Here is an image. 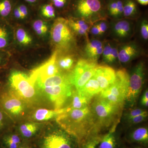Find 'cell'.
<instances>
[{
    "mask_svg": "<svg viewBox=\"0 0 148 148\" xmlns=\"http://www.w3.org/2000/svg\"><path fill=\"white\" fill-rule=\"evenodd\" d=\"M9 41L8 29L5 25L0 24V49L7 47L9 44Z\"/></svg>",
    "mask_w": 148,
    "mask_h": 148,
    "instance_id": "obj_28",
    "label": "cell"
},
{
    "mask_svg": "<svg viewBox=\"0 0 148 148\" xmlns=\"http://www.w3.org/2000/svg\"><path fill=\"white\" fill-rule=\"evenodd\" d=\"M116 7V1H113L110 4L109 6V11L111 15L114 16Z\"/></svg>",
    "mask_w": 148,
    "mask_h": 148,
    "instance_id": "obj_43",
    "label": "cell"
},
{
    "mask_svg": "<svg viewBox=\"0 0 148 148\" xmlns=\"http://www.w3.org/2000/svg\"><path fill=\"white\" fill-rule=\"evenodd\" d=\"M112 47L110 45L108 44L106 46V47L103 49V59L106 62H107L108 58L110 56L111 51H112Z\"/></svg>",
    "mask_w": 148,
    "mask_h": 148,
    "instance_id": "obj_39",
    "label": "cell"
},
{
    "mask_svg": "<svg viewBox=\"0 0 148 148\" xmlns=\"http://www.w3.org/2000/svg\"><path fill=\"white\" fill-rule=\"evenodd\" d=\"M117 7L114 16L121 15L123 12V5L121 1H116Z\"/></svg>",
    "mask_w": 148,
    "mask_h": 148,
    "instance_id": "obj_42",
    "label": "cell"
},
{
    "mask_svg": "<svg viewBox=\"0 0 148 148\" xmlns=\"http://www.w3.org/2000/svg\"><path fill=\"white\" fill-rule=\"evenodd\" d=\"M72 96L71 103L66 107L67 110H80L90 106V101L81 95L77 90H73Z\"/></svg>",
    "mask_w": 148,
    "mask_h": 148,
    "instance_id": "obj_18",
    "label": "cell"
},
{
    "mask_svg": "<svg viewBox=\"0 0 148 148\" xmlns=\"http://www.w3.org/2000/svg\"><path fill=\"white\" fill-rule=\"evenodd\" d=\"M103 136L101 135L95 136L88 140L82 148H97V146Z\"/></svg>",
    "mask_w": 148,
    "mask_h": 148,
    "instance_id": "obj_33",
    "label": "cell"
},
{
    "mask_svg": "<svg viewBox=\"0 0 148 148\" xmlns=\"http://www.w3.org/2000/svg\"><path fill=\"white\" fill-rule=\"evenodd\" d=\"M5 54L3 53V51L0 50V66H2L5 64Z\"/></svg>",
    "mask_w": 148,
    "mask_h": 148,
    "instance_id": "obj_49",
    "label": "cell"
},
{
    "mask_svg": "<svg viewBox=\"0 0 148 148\" xmlns=\"http://www.w3.org/2000/svg\"><path fill=\"white\" fill-rule=\"evenodd\" d=\"M129 140L132 143L147 145L148 143V130L147 127H140L135 130L130 134Z\"/></svg>",
    "mask_w": 148,
    "mask_h": 148,
    "instance_id": "obj_21",
    "label": "cell"
},
{
    "mask_svg": "<svg viewBox=\"0 0 148 148\" xmlns=\"http://www.w3.org/2000/svg\"><path fill=\"white\" fill-rule=\"evenodd\" d=\"M103 47L102 42L98 40H93L87 42L85 49L86 53L89 60L95 62L103 53Z\"/></svg>",
    "mask_w": 148,
    "mask_h": 148,
    "instance_id": "obj_16",
    "label": "cell"
},
{
    "mask_svg": "<svg viewBox=\"0 0 148 148\" xmlns=\"http://www.w3.org/2000/svg\"><path fill=\"white\" fill-rule=\"evenodd\" d=\"M22 15V19L26 18L29 14V9L26 5L20 4L17 5Z\"/></svg>",
    "mask_w": 148,
    "mask_h": 148,
    "instance_id": "obj_40",
    "label": "cell"
},
{
    "mask_svg": "<svg viewBox=\"0 0 148 148\" xmlns=\"http://www.w3.org/2000/svg\"><path fill=\"white\" fill-rule=\"evenodd\" d=\"M72 84L48 86L40 88L53 104L55 110L62 109L72 95Z\"/></svg>",
    "mask_w": 148,
    "mask_h": 148,
    "instance_id": "obj_9",
    "label": "cell"
},
{
    "mask_svg": "<svg viewBox=\"0 0 148 148\" xmlns=\"http://www.w3.org/2000/svg\"><path fill=\"white\" fill-rule=\"evenodd\" d=\"M101 0H77L75 9L77 14L83 18H89L97 15L102 10Z\"/></svg>",
    "mask_w": 148,
    "mask_h": 148,
    "instance_id": "obj_12",
    "label": "cell"
},
{
    "mask_svg": "<svg viewBox=\"0 0 148 148\" xmlns=\"http://www.w3.org/2000/svg\"><path fill=\"white\" fill-rule=\"evenodd\" d=\"M12 10L11 0H0V18H5L9 16Z\"/></svg>",
    "mask_w": 148,
    "mask_h": 148,
    "instance_id": "obj_27",
    "label": "cell"
},
{
    "mask_svg": "<svg viewBox=\"0 0 148 148\" xmlns=\"http://www.w3.org/2000/svg\"><path fill=\"white\" fill-rule=\"evenodd\" d=\"M57 123L77 140L79 148L99 134L90 106L80 110H67L56 117Z\"/></svg>",
    "mask_w": 148,
    "mask_h": 148,
    "instance_id": "obj_1",
    "label": "cell"
},
{
    "mask_svg": "<svg viewBox=\"0 0 148 148\" xmlns=\"http://www.w3.org/2000/svg\"><path fill=\"white\" fill-rule=\"evenodd\" d=\"M67 84H71L69 77L60 73L44 79L36 81L34 83V86L37 85L39 88Z\"/></svg>",
    "mask_w": 148,
    "mask_h": 148,
    "instance_id": "obj_14",
    "label": "cell"
},
{
    "mask_svg": "<svg viewBox=\"0 0 148 148\" xmlns=\"http://www.w3.org/2000/svg\"><path fill=\"white\" fill-rule=\"evenodd\" d=\"M68 21L70 28L77 34L81 35L87 34L89 27L84 20L70 18Z\"/></svg>",
    "mask_w": 148,
    "mask_h": 148,
    "instance_id": "obj_23",
    "label": "cell"
},
{
    "mask_svg": "<svg viewBox=\"0 0 148 148\" xmlns=\"http://www.w3.org/2000/svg\"><path fill=\"white\" fill-rule=\"evenodd\" d=\"M18 148H36L27 142L23 141Z\"/></svg>",
    "mask_w": 148,
    "mask_h": 148,
    "instance_id": "obj_47",
    "label": "cell"
},
{
    "mask_svg": "<svg viewBox=\"0 0 148 148\" xmlns=\"http://www.w3.org/2000/svg\"><path fill=\"white\" fill-rule=\"evenodd\" d=\"M93 76L98 82L102 92L113 84L115 79L116 72L110 66H97Z\"/></svg>",
    "mask_w": 148,
    "mask_h": 148,
    "instance_id": "obj_13",
    "label": "cell"
},
{
    "mask_svg": "<svg viewBox=\"0 0 148 148\" xmlns=\"http://www.w3.org/2000/svg\"><path fill=\"white\" fill-rule=\"evenodd\" d=\"M137 1L142 5H147L148 4V0H137Z\"/></svg>",
    "mask_w": 148,
    "mask_h": 148,
    "instance_id": "obj_50",
    "label": "cell"
},
{
    "mask_svg": "<svg viewBox=\"0 0 148 148\" xmlns=\"http://www.w3.org/2000/svg\"><path fill=\"white\" fill-rule=\"evenodd\" d=\"M141 103L143 106L148 107V89L146 90L142 97Z\"/></svg>",
    "mask_w": 148,
    "mask_h": 148,
    "instance_id": "obj_44",
    "label": "cell"
},
{
    "mask_svg": "<svg viewBox=\"0 0 148 148\" xmlns=\"http://www.w3.org/2000/svg\"><path fill=\"white\" fill-rule=\"evenodd\" d=\"M16 37L17 41L21 45H29L32 42V37L24 29L22 28H19L16 30Z\"/></svg>",
    "mask_w": 148,
    "mask_h": 148,
    "instance_id": "obj_26",
    "label": "cell"
},
{
    "mask_svg": "<svg viewBox=\"0 0 148 148\" xmlns=\"http://www.w3.org/2000/svg\"><path fill=\"white\" fill-rule=\"evenodd\" d=\"M0 105L11 115H19L24 110L23 102L12 92H4L0 96Z\"/></svg>",
    "mask_w": 148,
    "mask_h": 148,
    "instance_id": "obj_11",
    "label": "cell"
},
{
    "mask_svg": "<svg viewBox=\"0 0 148 148\" xmlns=\"http://www.w3.org/2000/svg\"><path fill=\"white\" fill-rule=\"evenodd\" d=\"M119 51L116 48H112V51L109 58L107 60V63H111L115 61L118 57Z\"/></svg>",
    "mask_w": 148,
    "mask_h": 148,
    "instance_id": "obj_38",
    "label": "cell"
},
{
    "mask_svg": "<svg viewBox=\"0 0 148 148\" xmlns=\"http://www.w3.org/2000/svg\"><path fill=\"white\" fill-rule=\"evenodd\" d=\"M38 130V126L36 123H25L19 127V135L23 140H30L35 137Z\"/></svg>",
    "mask_w": 148,
    "mask_h": 148,
    "instance_id": "obj_22",
    "label": "cell"
},
{
    "mask_svg": "<svg viewBox=\"0 0 148 148\" xmlns=\"http://www.w3.org/2000/svg\"><path fill=\"white\" fill-rule=\"evenodd\" d=\"M23 141L19 134L13 133L4 134L0 140L3 148H18Z\"/></svg>",
    "mask_w": 148,
    "mask_h": 148,
    "instance_id": "obj_19",
    "label": "cell"
},
{
    "mask_svg": "<svg viewBox=\"0 0 148 148\" xmlns=\"http://www.w3.org/2000/svg\"><path fill=\"white\" fill-rule=\"evenodd\" d=\"M6 123L5 112L0 105V133L5 127Z\"/></svg>",
    "mask_w": 148,
    "mask_h": 148,
    "instance_id": "obj_35",
    "label": "cell"
},
{
    "mask_svg": "<svg viewBox=\"0 0 148 148\" xmlns=\"http://www.w3.org/2000/svg\"><path fill=\"white\" fill-rule=\"evenodd\" d=\"M99 31L100 32V35L102 34L105 33L107 29V25L105 22H101L97 24Z\"/></svg>",
    "mask_w": 148,
    "mask_h": 148,
    "instance_id": "obj_45",
    "label": "cell"
},
{
    "mask_svg": "<svg viewBox=\"0 0 148 148\" xmlns=\"http://www.w3.org/2000/svg\"><path fill=\"white\" fill-rule=\"evenodd\" d=\"M33 27L37 34L44 36L47 33L48 27L46 23L40 19H38L34 22Z\"/></svg>",
    "mask_w": 148,
    "mask_h": 148,
    "instance_id": "obj_29",
    "label": "cell"
},
{
    "mask_svg": "<svg viewBox=\"0 0 148 148\" xmlns=\"http://www.w3.org/2000/svg\"><path fill=\"white\" fill-rule=\"evenodd\" d=\"M23 1L29 3L30 4H35L38 1V0H23Z\"/></svg>",
    "mask_w": 148,
    "mask_h": 148,
    "instance_id": "obj_51",
    "label": "cell"
},
{
    "mask_svg": "<svg viewBox=\"0 0 148 148\" xmlns=\"http://www.w3.org/2000/svg\"><path fill=\"white\" fill-rule=\"evenodd\" d=\"M74 63L73 58L71 56L61 57L57 63L58 67L63 70H68L71 68Z\"/></svg>",
    "mask_w": 148,
    "mask_h": 148,
    "instance_id": "obj_32",
    "label": "cell"
},
{
    "mask_svg": "<svg viewBox=\"0 0 148 148\" xmlns=\"http://www.w3.org/2000/svg\"><path fill=\"white\" fill-rule=\"evenodd\" d=\"M148 116V114L140 115L132 118L129 120V122L132 124H138L144 121Z\"/></svg>",
    "mask_w": 148,
    "mask_h": 148,
    "instance_id": "obj_37",
    "label": "cell"
},
{
    "mask_svg": "<svg viewBox=\"0 0 148 148\" xmlns=\"http://www.w3.org/2000/svg\"><path fill=\"white\" fill-rule=\"evenodd\" d=\"M66 111V108L59 110H54L40 109L35 112L34 114V118L38 121H45L56 117Z\"/></svg>",
    "mask_w": 148,
    "mask_h": 148,
    "instance_id": "obj_20",
    "label": "cell"
},
{
    "mask_svg": "<svg viewBox=\"0 0 148 148\" xmlns=\"http://www.w3.org/2000/svg\"><path fill=\"white\" fill-rule=\"evenodd\" d=\"M137 12L136 4L132 0H127L123 5V12L124 16L129 17L134 15Z\"/></svg>",
    "mask_w": 148,
    "mask_h": 148,
    "instance_id": "obj_30",
    "label": "cell"
},
{
    "mask_svg": "<svg viewBox=\"0 0 148 148\" xmlns=\"http://www.w3.org/2000/svg\"><path fill=\"white\" fill-rule=\"evenodd\" d=\"M79 92L89 101L101 92L98 82L93 76L79 90Z\"/></svg>",
    "mask_w": 148,
    "mask_h": 148,
    "instance_id": "obj_15",
    "label": "cell"
},
{
    "mask_svg": "<svg viewBox=\"0 0 148 148\" xmlns=\"http://www.w3.org/2000/svg\"><path fill=\"white\" fill-rule=\"evenodd\" d=\"M91 33L92 34L95 35H100V32L99 31V28H98L97 24L94 25L92 29H91Z\"/></svg>",
    "mask_w": 148,
    "mask_h": 148,
    "instance_id": "obj_48",
    "label": "cell"
},
{
    "mask_svg": "<svg viewBox=\"0 0 148 148\" xmlns=\"http://www.w3.org/2000/svg\"><path fill=\"white\" fill-rule=\"evenodd\" d=\"M123 106L112 104L99 96L95 98L90 108L99 132L102 128L111 125L112 127L110 130L115 131Z\"/></svg>",
    "mask_w": 148,
    "mask_h": 148,
    "instance_id": "obj_2",
    "label": "cell"
},
{
    "mask_svg": "<svg viewBox=\"0 0 148 148\" xmlns=\"http://www.w3.org/2000/svg\"><path fill=\"white\" fill-rule=\"evenodd\" d=\"M141 34L143 39H148V24L147 21L144 20L142 22L141 26Z\"/></svg>",
    "mask_w": 148,
    "mask_h": 148,
    "instance_id": "obj_36",
    "label": "cell"
},
{
    "mask_svg": "<svg viewBox=\"0 0 148 148\" xmlns=\"http://www.w3.org/2000/svg\"><path fill=\"white\" fill-rule=\"evenodd\" d=\"M148 114L147 112L145 110L140 109H136L131 110L129 111L127 114V119L130 120L134 117L140 115L144 114Z\"/></svg>",
    "mask_w": 148,
    "mask_h": 148,
    "instance_id": "obj_34",
    "label": "cell"
},
{
    "mask_svg": "<svg viewBox=\"0 0 148 148\" xmlns=\"http://www.w3.org/2000/svg\"><path fill=\"white\" fill-rule=\"evenodd\" d=\"M57 55V52L55 51L47 62L32 72L29 79L34 85L36 81L44 79L59 73Z\"/></svg>",
    "mask_w": 148,
    "mask_h": 148,
    "instance_id": "obj_10",
    "label": "cell"
},
{
    "mask_svg": "<svg viewBox=\"0 0 148 148\" xmlns=\"http://www.w3.org/2000/svg\"><path fill=\"white\" fill-rule=\"evenodd\" d=\"M13 14L14 17L17 19H22V15L17 6H16L14 9Z\"/></svg>",
    "mask_w": 148,
    "mask_h": 148,
    "instance_id": "obj_46",
    "label": "cell"
},
{
    "mask_svg": "<svg viewBox=\"0 0 148 148\" xmlns=\"http://www.w3.org/2000/svg\"><path fill=\"white\" fill-rule=\"evenodd\" d=\"M135 148H144L142 147H136Z\"/></svg>",
    "mask_w": 148,
    "mask_h": 148,
    "instance_id": "obj_52",
    "label": "cell"
},
{
    "mask_svg": "<svg viewBox=\"0 0 148 148\" xmlns=\"http://www.w3.org/2000/svg\"><path fill=\"white\" fill-rule=\"evenodd\" d=\"M41 14L44 17L49 18H53L55 17V10L52 4H46L41 7L40 9Z\"/></svg>",
    "mask_w": 148,
    "mask_h": 148,
    "instance_id": "obj_31",
    "label": "cell"
},
{
    "mask_svg": "<svg viewBox=\"0 0 148 148\" xmlns=\"http://www.w3.org/2000/svg\"><path fill=\"white\" fill-rule=\"evenodd\" d=\"M139 52V49L136 45L130 44L122 48L119 52L118 58L121 63H127L137 56Z\"/></svg>",
    "mask_w": 148,
    "mask_h": 148,
    "instance_id": "obj_17",
    "label": "cell"
},
{
    "mask_svg": "<svg viewBox=\"0 0 148 148\" xmlns=\"http://www.w3.org/2000/svg\"><path fill=\"white\" fill-rule=\"evenodd\" d=\"M11 88L14 90L19 98L29 101L36 94L34 85L25 74L19 72H14L9 78Z\"/></svg>",
    "mask_w": 148,
    "mask_h": 148,
    "instance_id": "obj_7",
    "label": "cell"
},
{
    "mask_svg": "<svg viewBox=\"0 0 148 148\" xmlns=\"http://www.w3.org/2000/svg\"><path fill=\"white\" fill-rule=\"evenodd\" d=\"M51 36L53 43L59 48H68L74 42L73 35L68 20L62 17H59L54 21Z\"/></svg>",
    "mask_w": 148,
    "mask_h": 148,
    "instance_id": "obj_5",
    "label": "cell"
},
{
    "mask_svg": "<svg viewBox=\"0 0 148 148\" xmlns=\"http://www.w3.org/2000/svg\"><path fill=\"white\" fill-rule=\"evenodd\" d=\"M130 27L129 22L126 21H119L114 28L115 33L121 38L127 36L130 32Z\"/></svg>",
    "mask_w": 148,
    "mask_h": 148,
    "instance_id": "obj_25",
    "label": "cell"
},
{
    "mask_svg": "<svg viewBox=\"0 0 148 148\" xmlns=\"http://www.w3.org/2000/svg\"><path fill=\"white\" fill-rule=\"evenodd\" d=\"M96 62L87 59L79 60L73 71L69 76L70 81L77 90H79L91 78L97 67Z\"/></svg>",
    "mask_w": 148,
    "mask_h": 148,
    "instance_id": "obj_6",
    "label": "cell"
},
{
    "mask_svg": "<svg viewBox=\"0 0 148 148\" xmlns=\"http://www.w3.org/2000/svg\"><path fill=\"white\" fill-rule=\"evenodd\" d=\"M117 144L114 131L110 130L108 133L103 136L97 148H116Z\"/></svg>",
    "mask_w": 148,
    "mask_h": 148,
    "instance_id": "obj_24",
    "label": "cell"
},
{
    "mask_svg": "<svg viewBox=\"0 0 148 148\" xmlns=\"http://www.w3.org/2000/svg\"><path fill=\"white\" fill-rule=\"evenodd\" d=\"M129 75L125 69L116 72L112 85L99 93V97L114 105L124 106L129 86Z\"/></svg>",
    "mask_w": 148,
    "mask_h": 148,
    "instance_id": "obj_3",
    "label": "cell"
},
{
    "mask_svg": "<svg viewBox=\"0 0 148 148\" xmlns=\"http://www.w3.org/2000/svg\"><path fill=\"white\" fill-rule=\"evenodd\" d=\"M145 79V68L143 63H140L133 69L129 76V86L125 102L130 107L135 106L141 92Z\"/></svg>",
    "mask_w": 148,
    "mask_h": 148,
    "instance_id": "obj_8",
    "label": "cell"
},
{
    "mask_svg": "<svg viewBox=\"0 0 148 148\" xmlns=\"http://www.w3.org/2000/svg\"><path fill=\"white\" fill-rule=\"evenodd\" d=\"M67 0H51L52 5L57 8H62L64 7Z\"/></svg>",
    "mask_w": 148,
    "mask_h": 148,
    "instance_id": "obj_41",
    "label": "cell"
},
{
    "mask_svg": "<svg viewBox=\"0 0 148 148\" xmlns=\"http://www.w3.org/2000/svg\"><path fill=\"white\" fill-rule=\"evenodd\" d=\"M36 148H79L76 139L64 130H54L43 134Z\"/></svg>",
    "mask_w": 148,
    "mask_h": 148,
    "instance_id": "obj_4",
    "label": "cell"
}]
</instances>
